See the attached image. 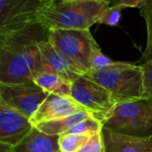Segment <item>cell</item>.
<instances>
[{"mask_svg":"<svg viewBox=\"0 0 152 152\" xmlns=\"http://www.w3.org/2000/svg\"><path fill=\"white\" fill-rule=\"evenodd\" d=\"M34 126L21 114L0 102V145L13 148Z\"/></svg>","mask_w":152,"mask_h":152,"instance_id":"9c48e42d","label":"cell"},{"mask_svg":"<svg viewBox=\"0 0 152 152\" xmlns=\"http://www.w3.org/2000/svg\"><path fill=\"white\" fill-rule=\"evenodd\" d=\"M70 97L102 125L118 104L110 91L84 75L71 83Z\"/></svg>","mask_w":152,"mask_h":152,"instance_id":"8992f818","label":"cell"},{"mask_svg":"<svg viewBox=\"0 0 152 152\" xmlns=\"http://www.w3.org/2000/svg\"><path fill=\"white\" fill-rule=\"evenodd\" d=\"M141 13L147 24V46L140 60V65L152 61V0H146L144 5L141 8Z\"/></svg>","mask_w":152,"mask_h":152,"instance_id":"e0dca14e","label":"cell"},{"mask_svg":"<svg viewBox=\"0 0 152 152\" xmlns=\"http://www.w3.org/2000/svg\"><path fill=\"white\" fill-rule=\"evenodd\" d=\"M49 30L38 22L0 36V83L33 82L41 72L38 45L48 39Z\"/></svg>","mask_w":152,"mask_h":152,"instance_id":"6da1fadb","label":"cell"},{"mask_svg":"<svg viewBox=\"0 0 152 152\" xmlns=\"http://www.w3.org/2000/svg\"><path fill=\"white\" fill-rule=\"evenodd\" d=\"M146 100L149 102V104H150V105L152 107V99H146Z\"/></svg>","mask_w":152,"mask_h":152,"instance_id":"d4e9b609","label":"cell"},{"mask_svg":"<svg viewBox=\"0 0 152 152\" xmlns=\"http://www.w3.org/2000/svg\"><path fill=\"white\" fill-rule=\"evenodd\" d=\"M104 152H152V135L134 136L102 128Z\"/></svg>","mask_w":152,"mask_h":152,"instance_id":"7c38bea8","label":"cell"},{"mask_svg":"<svg viewBox=\"0 0 152 152\" xmlns=\"http://www.w3.org/2000/svg\"><path fill=\"white\" fill-rule=\"evenodd\" d=\"M33 82L49 94L70 97L71 82L59 74L40 72L35 75Z\"/></svg>","mask_w":152,"mask_h":152,"instance_id":"5bb4252c","label":"cell"},{"mask_svg":"<svg viewBox=\"0 0 152 152\" xmlns=\"http://www.w3.org/2000/svg\"><path fill=\"white\" fill-rule=\"evenodd\" d=\"M110 4L109 0H51L43 4L37 22L51 30H89Z\"/></svg>","mask_w":152,"mask_h":152,"instance_id":"7a4b0ae2","label":"cell"},{"mask_svg":"<svg viewBox=\"0 0 152 152\" xmlns=\"http://www.w3.org/2000/svg\"><path fill=\"white\" fill-rule=\"evenodd\" d=\"M103 125L101 122L94 119L92 116L83 120L77 125L70 128L67 134H94L102 132Z\"/></svg>","mask_w":152,"mask_h":152,"instance_id":"ac0fdd59","label":"cell"},{"mask_svg":"<svg viewBox=\"0 0 152 152\" xmlns=\"http://www.w3.org/2000/svg\"><path fill=\"white\" fill-rule=\"evenodd\" d=\"M103 128L134 136L152 135V107L146 99L119 103Z\"/></svg>","mask_w":152,"mask_h":152,"instance_id":"5b68a950","label":"cell"},{"mask_svg":"<svg viewBox=\"0 0 152 152\" xmlns=\"http://www.w3.org/2000/svg\"><path fill=\"white\" fill-rule=\"evenodd\" d=\"M84 76L105 88L118 104L142 99V69L140 65L118 62L111 68L90 72Z\"/></svg>","mask_w":152,"mask_h":152,"instance_id":"3957f363","label":"cell"},{"mask_svg":"<svg viewBox=\"0 0 152 152\" xmlns=\"http://www.w3.org/2000/svg\"><path fill=\"white\" fill-rule=\"evenodd\" d=\"M59 137L45 134L34 127L12 148V152H60Z\"/></svg>","mask_w":152,"mask_h":152,"instance_id":"4fadbf2b","label":"cell"},{"mask_svg":"<svg viewBox=\"0 0 152 152\" xmlns=\"http://www.w3.org/2000/svg\"><path fill=\"white\" fill-rule=\"evenodd\" d=\"M0 152H12V148L0 145Z\"/></svg>","mask_w":152,"mask_h":152,"instance_id":"cb8c5ba5","label":"cell"},{"mask_svg":"<svg viewBox=\"0 0 152 152\" xmlns=\"http://www.w3.org/2000/svg\"><path fill=\"white\" fill-rule=\"evenodd\" d=\"M41 72H48L59 74L71 82L84 73L69 59L58 52L47 40L39 43Z\"/></svg>","mask_w":152,"mask_h":152,"instance_id":"8fae6325","label":"cell"},{"mask_svg":"<svg viewBox=\"0 0 152 152\" xmlns=\"http://www.w3.org/2000/svg\"><path fill=\"white\" fill-rule=\"evenodd\" d=\"M40 2H42L43 4H45V3H47V2H49V1H51V0H39Z\"/></svg>","mask_w":152,"mask_h":152,"instance_id":"484cf974","label":"cell"},{"mask_svg":"<svg viewBox=\"0 0 152 152\" xmlns=\"http://www.w3.org/2000/svg\"><path fill=\"white\" fill-rule=\"evenodd\" d=\"M78 112L86 111L71 97L48 94L47 98L31 116L29 122L35 127L39 124L60 119Z\"/></svg>","mask_w":152,"mask_h":152,"instance_id":"30bf717a","label":"cell"},{"mask_svg":"<svg viewBox=\"0 0 152 152\" xmlns=\"http://www.w3.org/2000/svg\"><path fill=\"white\" fill-rule=\"evenodd\" d=\"M77 152H104V143L102 132L94 133L86 144Z\"/></svg>","mask_w":152,"mask_h":152,"instance_id":"7402d4cb","label":"cell"},{"mask_svg":"<svg viewBox=\"0 0 152 152\" xmlns=\"http://www.w3.org/2000/svg\"><path fill=\"white\" fill-rule=\"evenodd\" d=\"M140 65L142 69V99H152V61L146 62Z\"/></svg>","mask_w":152,"mask_h":152,"instance_id":"ffe728a7","label":"cell"},{"mask_svg":"<svg viewBox=\"0 0 152 152\" xmlns=\"http://www.w3.org/2000/svg\"><path fill=\"white\" fill-rule=\"evenodd\" d=\"M42 5L39 0H0V36L37 22Z\"/></svg>","mask_w":152,"mask_h":152,"instance_id":"ba28073f","label":"cell"},{"mask_svg":"<svg viewBox=\"0 0 152 152\" xmlns=\"http://www.w3.org/2000/svg\"><path fill=\"white\" fill-rule=\"evenodd\" d=\"M93 134H61L59 137L60 152H77Z\"/></svg>","mask_w":152,"mask_h":152,"instance_id":"2e32d148","label":"cell"},{"mask_svg":"<svg viewBox=\"0 0 152 152\" xmlns=\"http://www.w3.org/2000/svg\"><path fill=\"white\" fill-rule=\"evenodd\" d=\"M48 41L84 75L91 72L92 58L101 49L90 30H51Z\"/></svg>","mask_w":152,"mask_h":152,"instance_id":"277c9868","label":"cell"},{"mask_svg":"<svg viewBox=\"0 0 152 152\" xmlns=\"http://www.w3.org/2000/svg\"><path fill=\"white\" fill-rule=\"evenodd\" d=\"M0 102H1V100H0Z\"/></svg>","mask_w":152,"mask_h":152,"instance_id":"4316f807","label":"cell"},{"mask_svg":"<svg viewBox=\"0 0 152 152\" xmlns=\"http://www.w3.org/2000/svg\"><path fill=\"white\" fill-rule=\"evenodd\" d=\"M89 116H91L86 112H78L60 119L39 124L37 126H35V128L48 135L60 136L61 134L66 133L74 125L88 118Z\"/></svg>","mask_w":152,"mask_h":152,"instance_id":"9a60e30c","label":"cell"},{"mask_svg":"<svg viewBox=\"0 0 152 152\" xmlns=\"http://www.w3.org/2000/svg\"><path fill=\"white\" fill-rule=\"evenodd\" d=\"M126 8L122 4H110L108 9L103 13L98 23L109 26H117L121 19V11Z\"/></svg>","mask_w":152,"mask_h":152,"instance_id":"d6986e66","label":"cell"},{"mask_svg":"<svg viewBox=\"0 0 152 152\" xmlns=\"http://www.w3.org/2000/svg\"><path fill=\"white\" fill-rule=\"evenodd\" d=\"M146 0H114L111 4H122L125 7H138L142 8Z\"/></svg>","mask_w":152,"mask_h":152,"instance_id":"603a6c76","label":"cell"},{"mask_svg":"<svg viewBox=\"0 0 152 152\" xmlns=\"http://www.w3.org/2000/svg\"><path fill=\"white\" fill-rule=\"evenodd\" d=\"M118 61H113L110 57L106 56L102 50H98L94 53L92 58V69L91 72L94 71H102L109 68H111L118 65ZM90 73V72H89Z\"/></svg>","mask_w":152,"mask_h":152,"instance_id":"44dd1931","label":"cell"},{"mask_svg":"<svg viewBox=\"0 0 152 152\" xmlns=\"http://www.w3.org/2000/svg\"><path fill=\"white\" fill-rule=\"evenodd\" d=\"M49 93L34 82L20 84L0 83V100L28 120Z\"/></svg>","mask_w":152,"mask_h":152,"instance_id":"52a82bcc","label":"cell"}]
</instances>
